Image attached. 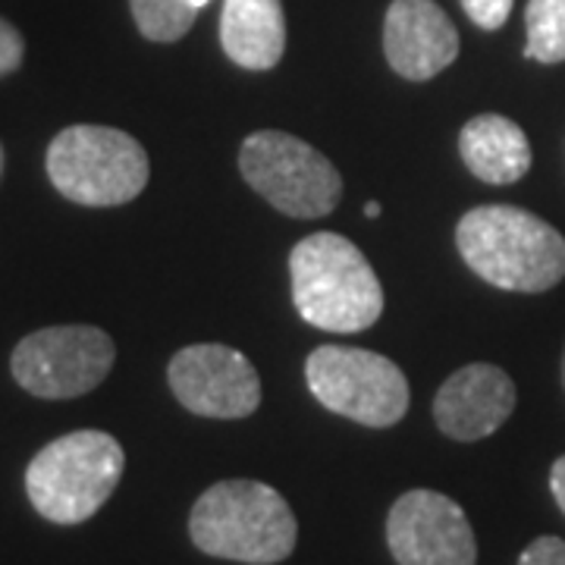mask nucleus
Instances as JSON below:
<instances>
[{
  "label": "nucleus",
  "instance_id": "dca6fc26",
  "mask_svg": "<svg viewBox=\"0 0 565 565\" xmlns=\"http://www.w3.org/2000/svg\"><path fill=\"white\" fill-rule=\"evenodd\" d=\"M129 7L141 35L158 44L180 41L199 17V7L189 0H129Z\"/></svg>",
  "mask_w": 565,
  "mask_h": 565
},
{
  "label": "nucleus",
  "instance_id": "9b49d317",
  "mask_svg": "<svg viewBox=\"0 0 565 565\" xmlns=\"http://www.w3.org/2000/svg\"><path fill=\"white\" fill-rule=\"evenodd\" d=\"M515 408V384L497 364H465L434 399V422L446 437L475 444L497 434Z\"/></svg>",
  "mask_w": 565,
  "mask_h": 565
},
{
  "label": "nucleus",
  "instance_id": "6e6552de",
  "mask_svg": "<svg viewBox=\"0 0 565 565\" xmlns=\"http://www.w3.org/2000/svg\"><path fill=\"white\" fill-rule=\"evenodd\" d=\"M117 359V345L92 323H61L22 337L10 371L13 381L39 399H76L104 384Z\"/></svg>",
  "mask_w": 565,
  "mask_h": 565
},
{
  "label": "nucleus",
  "instance_id": "7ed1b4c3",
  "mask_svg": "<svg viewBox=\"0 0 565 565\" xmlns=\"http://www.w3.org/2000/svg\"><path fill=\"white\" fill-rule=\"evenodd\" d=\"M292 302L327 333H359L384 315V286L362 248L340 233H315L289 255Z\"/></svg>",
  "mask_w": 565,
  "mask_h": 565
},
{
  "label": "nucleus",
  "instance_id": "9d476101",
  "mask_svg": "<svg viewBox=\"0 0 565 565\" xmlns=\"http://www.w3.org/2000/svg\"><path fill=\"white\" fill-rule=\"evenodd\" d=\"M396 565H478V541L465 509L437 490H408L386 515Z\"/></svg>",
  "mask_w": 565,
  "mask_h": 565
},
{
  "label": "nucleus",
  "instance_id": "f03ea898",
  "mask_svg": "<svg viewBox=\"0 0 565 565\" xmlns=\"http://www.w3.org/2000/svg\"><path fill=\"white\" fill-rule=\"evenodd\" d=\"M189 537L214 559L277 565L296 550L299 525L280 490L262 481H221L192 505Z\"/></svg>",
  "mask_w": 565,
  "mask_h": 565
},
{
  "label": "nucleus",
  "instance_id": "b1692460",
  "mask_svg": "<svg viewBox=\"0 0 565 565\" xmlns=\"http://www.w3.org/2000/svg\"><path fill=\"white\" fill-rule=\"evenodd\" d=\"M563 386H565V352H563Z\"/></svg>",
  "mask_w": 565,
  "mask_h": 565
},
{
  "label": "nucleus",
  "instance_id": "6ab92c4d",
  "mask_svg": "<svg viewBox=\"0 0 565 565\" xmlns=\"http://www.w3.org/2000/svg\"><path fill=\"white\" fill-rule=\"evenodd\" d=\"M519 565H565V541L559 537H537L525 546Z\"/></svg>",
  "mask_w": 565,
  "mask_h": 565
},
{
  "label": "nucleus",
  "instance_id": "f8f14e48",
  "mask_svg": "<svg viewBox=\"0 0 565 565\" xmlns=\"http://www.w3.org/2000/svg\"><path fill=\"white\" fill-rule=\"evenodd\" d=\"M386 63L408 82H427L459 57V32L434 0H393L384 20Z\"/></svg>",
  "mask_w": 565,
  "mask_h": 565
},
{
  "label": "nucleus",
  "instance_id": "20e7f679",
  "mask_svg": "<svg viewBox=\"0 0 565 565\" xmlns=\"http://www.w3.org/2000/svg\"><path fill=\"white\" fill-rule=\"evenodd\" d=\"M126 452L104 430H73L35 452L25 468V493L41 519L82 525L117 490Z\"/></svg>",
  "mask_w": 565,
  "mask_h": 565
},
{
  "label": "nucleus",
  "instance_id": "1a4fd4ad",
  "mask_svg": "<svg viewBox=\"0 0 565 565\" xmlns=\"http://www.w3.org/2000/svg\"><path fill=\"white\" fill-rule=\"evenodd\" d=\"M167 381L182 408L202 418H248L262 405L258 371L233 345H185L170 359Z\"/></svg>",
  "mask_w": 565,
  "mask_h": 565
},
{
  "label": "nucleus",
  "instance_id": "a211bd4d",
  "mask_svg": "<svg viewBox=\"0 0 565 565\" xmlns=\"http://www.w3.org/2000/svg\"><path fill=\"white\" fill-rule=\"evenodd\" d=\"M22 61H25V41H22L20 29L0 17V79L17 73Z\"/></svg>",
  "mask_w": 565,
  "mask_h": 565
},
{
  "label": "nucleus",
  "instance_id": "0eeeda50",
  "mask_svg": "<svg viewBox=\"0 0 565 565\" xmlns=\"http://www.w3.org/2000/svg\"><path fill=\"white\" fill-rule=\"evenodd\" d=\"M311 396L364 427H393L408 412V381L386 355L355 345H318L305 362Z\"/></svg>",
  "mask_w": 565,
  "mask_h": 565
},
{
  "label": "nucleus",
  "instance_id": "aec40b11",
  "mask_svg": "<svg viewBox=\"0 0 565 565\" xmlns=\"http://www.w3.org/2000/svg\"><path fill=\"white\" fill-rule=\"evenodd\" d=\"M550 490H553V497H556V505L563 509L565 515V456H559L553 468H550Z\"/></svg>",
  "mask_w": 565,
  "mask_h": 565
},
{
  "label": "nucleus",
  "instance_id": "39448f33",
  "mask_svg": "<svg viewBox=\"0 0 565 565\" xmlns=\"http://www.w3.org/2000/svg\"><path fill=\"white\" fill-rule=\"evenodd\" d=\"M47 177L63 199L82 207H117L139 199L151 163L139 141L114 126H66L47 145Z\"/></svg>",
  "mask_w": 565,
  "mask_h": 565
},
{
  "label": "nucleus",
  "instance_id": "5701e85b",
  "mask_svg": "<svg viewBox=\"0 0 565 565\" xmlns=\"http://www.w3.org/2000/svg\"><path fill=\"white\" fill-rule=\"evenodd\" d=\"M0 173H3V148H0Z\"/></svg>",
  "mask_w": 565,
  "mask_h": 565
},
{
  "label": "nucleus",
  "instance_id": "ddd939ff",
  "mask_svg": "<svg viewBox=\"0 0 565 565\" xmlns=\"http://www.w3.org/2000/svg\"><path fill=\"white\" fill-rule=\"evenodd\" d=\"M221 44L243 70H274L286 51L280 0H223Z\"/></svg>",
  "mask_w": 565,
  "mask_h": 565
},
{
  "label": "nucleus",
  "instance_id": "f3484780",
  "mask_svg": "<svg viewBox=\"0 0 565 565\" xmlns=\"http://www.w3.org/2000/svg\"><path fill=\"white\" fill-rule=\"evenodd\" d=\"M512 3L515 0H462L468 20L487 29V32H497L500 25H505L509 13H512Z\"/></svg>",
  "mask_w": 565,
  "mask_h": 565
},
{
  "label": "nucleus",
  "instance_id": "423d86ee",
  "mask_svg": "<svg viewBox=\"0 0 565 565\" xmlns=\"http://www.w3.org/2000/svg\"><path fill=\"white\" fill-rule=\"evenodd\" d=\"M239 170L262 199L299 221L330 214L343 195V177L330 158L305 139L277 129L252 132L243 141Z\"/></svg>",
  "mask_w": 565,
  "mask_h": 565
},
{
  "label": "nucleus",
  "instance_id": "412c9836",
  "mask_svg": "<svg viewBox=\"0 0 565 565\" xmlns=\"http://www.w3.org/2000/svg\"><path fill=\"white\" fill-rule=\"evenodd\" d=\"M377 214H381V204H377V202L364 204V217H371V221H374Z\"/></svg>",
  "mask_w": 565,
  "mask_h": 565
},
{
  "label": "nucleus",
  "instance_id": "4468645a",
  "mask_svg": "<svg viewBox=\"0 0 565 565\" xmlns=\"http://www.w3.org/2000/svg\"><path fill=\"white\" fill-rule=\"evenodd\" d=\"M459 154L465 167L490 185L519 182L531 170V141L519 122L500 114H481L465 122Z\"/></svg>",
  "mask_w": 565,
  "mask_h": 565
},
{
  "label": "nucleus",
  "instance_id": "f257e3e1",
  "mask_svg": "<svg viewBox=\"0 0 565 565\" xmlns=\"http://www.w3.org/2000/svg\"><path fill=\"white\" fill-rule=\"evenodd\" d=\"M456 245L481 280L509 292H546L565 277L563 233L515 204L471 207Z\"/></svg>",
  "mask_w": 565,
  "mask_h": 565
},
{
  "label": "nucleus",
  "instance_id": "4be33fe9",
  "mask_svg": "<svg viewBox=\"0 0 565 565\" xmlns=\"http://www.w3.org/2000/svg\"><path fill=\"white\" fill-rule=\"evenodd\" d=\"M189 3H192V7H199V10H202V7H207V3H211V0H189Z\"/></svg>",
  "mask_w": 565,
  "mask_h": 565
},
{
  "label": "nucleus",
  "instance_id": "2eb2a0df",
  "mask_svg": "<svg viewBox=\"0 0 565 565\" xmlns=\"http://www.w3.org/2000/svg\"><path fill=\"white\" fill-rule=\"evenodd\" d=\"M525 57L537 63L565 61V0H527Z\"/></svg>",
  "mask_w": 565,
  "mask_h": 565
}]
</instances>
